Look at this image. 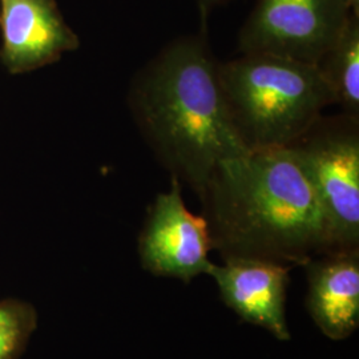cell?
<instances>
[{"label": "cell", "instance_id": "1", "mask_svg": "<svg viewBox=\"0 0 359 359\" xmlns=\"http://www.w3.org/2000/svg\"><path fill=\"white\" fill-rule=\"evenodd\" d=\"M204 26L170 40L133 77L128 93L130 114L158 164L198 196L221 161L249 152Z\"/></svg>", "mask_w": 359, "mask_h": 359}, {"label": "cell", "instance_id": "2", "mask_svg": "<svg viewBox=\"0 0 359 359\" xmlns=\"http://www.w3.org/2000/svg\"><path fill=\"white\" fill-rule=\"evenodd\" d=\"M200 198L213 246L224 257L305 264L333 250L317 194L289 148L221 161Z\"/></svg>", "mask_w": 359, "mask_h": 359}, {"label": "cell", "instance_id": "3", "mask_svg": "<svg viewBox=\"0 0 359 359\" xmlns=\"http://www.w3.org/2000/svg\"><path fill=\"white\" fill-rule=\"evenodd\" d=\"M219 80L249 152L289 147L335 104L317 65L270 53H241L219 63Z\"/></svg>", "mask_w": 359, "mask_h": 359}, {"label": "cell", "instance_id": "4", "mask_svg": "<svg viewBox=\"0 0 359 359\" xmlns=\"http://www.w3.org/2000/svg\"><path fill=\"white\" fill-rule=\"evenodd\" d=\"M286 148L317 194L333 250L358 249L359 118L322 115Z\"/></svg>", "mask_w": 359, "mask_h": 359}, {"label": "cell", "instance_id": "5", "mask_svg": "<svg viewBox=\"0 0 359 359\" xmlns=\"http://www.w3.org/2000/svg\"><path fill=\"white\" fill-rule=\"evenodd\" d=\"M351 13L347 0H256L238 34V51L317 65Z\"/></svg>", "mask_w": 359, "mask_h": 359}, {"label": "cell", "instance_id": "6", "mask_svg": "<svg viewBox=\"0 0 359 359\" xmlns=\"http://www.w3.org/2000/svg\"><path fill=\"white\" fill-rule=\"evenodd\" d=\"M212 249L208 219L187 208L180 180L170 176L169 191L154 198L139 237L142 268L154 276L189 283L210 271Z\"/></svg>", "mask_w": 359, "mask_h": 359}, {"label": "cell", "instance_id": "7", "mask_svg": "<svg viewBox=\"0 0 359 359\" xmlns=\"http://www.w3.org/2000/svg\"><path fill=\"white\" fill-rule=\"evenodd\" d=\"M0 63L11 75L53 65L80 46L56 0H0Z\"/></svg>", "mask_w": 359, "mask_h": 359}, {"label": "cell", "instance_id": "8", "mask_svg": "<svg viewBox=\"0 0 359 359\" xmlns=\"http://www.w3.org/2000/svg\"><path fill=\"white\" fill-rule=\"evenodd\" d=\"M224 258V265L213 264L208 276L215 280L225 305L244 321L289 341L285 299L292 265L261 257Z\"/></svg>", "mask_w": 359, "mask_h": 359}, {"label": "cell", "instance_id": "9", "mask_svg": "<svg viewBox=\"0 0 359 359\" xmlns=\"http://www.w3.org/2000/svg\"><path fill=\"white\" fill-rule=\"evenodd\" d=\"M305 265L313 321L327 338L346 339L359 326V249L325 252Z\"/></svg>", "mask_w": 359, "mask_h": 359}, {"label": "cell", "instance_id": "10", "mask_svg": "<svg viewBox=\"0 0 359 359\" xmlns=\"http://www.w3.org/2000/svg\"><path fill=\"white\" fill-rule=\"evenodd\" d=\"M317 67L341 114L359 118V16L351 13L341 36Z\"/></svg>", "mask_w": 359, "mask_h": 359}, {"label": "cell", "instance_id": "11", "mask_svg": "<svg viewBox=\"0 0 359 359\" xmlns=\"http://www.w3.org/2000/svg\"><path fill=\"white\" fill-rule=\"evenodd\" d=\"M36 325V314L19 301L0 302V359H16Z\"/></svg>", "mask_w": 359, "mask_h": 359}, {"label": "cell", "instance_id": "12", "mask_svg": "<svg viewBox=\"0 0 359 359\" xmlns=\"http://www.w3.org/2000/svg\"><path fill=\"white\" fill-rule=\"evenodd\" d=\"M196 4L198 6V10L201 13V19H203V23H205L208 16L210 15V13L217 8L219 6H224L226 3H229L231 0H194Z\"/></svg>", "mask_w": 359, "mask_h": 359}, {"label": "cell", "instance_id": "13", "mask_svg": "<svg viewBox=\"0 0 359 359\" xmlns=\"http://www.w3.org/2000/svg\"><path fill=\"white\" fill-rule=\"evenodd\" d=\"M347 1H348L350 7H351L353 13L359 16V0H347Z\"/></svg>", "mask_w": 359, "mask_h": 359}]
</instances>
